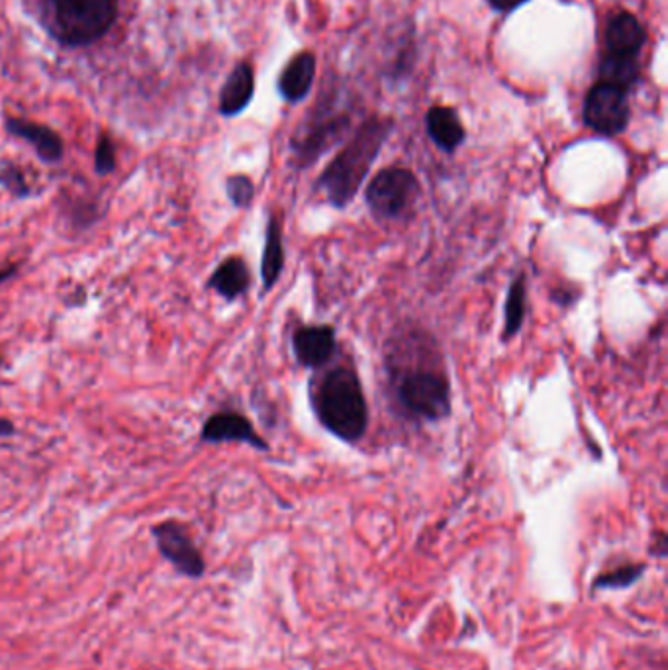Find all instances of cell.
Wrapping results in <instances>:
<instances>
[{
    "instance_id": "obj_1",
    "label": "cell",
    "mask_w": 668,
    "mask_h": 670,
    "mask_svg": "<svg viewBox=\"0 0 668 670\" xmlns=\"http://www.w3.org/2000/svg\"><path fill=\"white\" fill-rule=\"evenodd\" d=\"M311 402L320 424L342 442L357 443L367 434L369 404L355 368L335 365L316 376Z\"/></svg>"
},
{
    "instance_id": "obj_2",
    "label": "cell",
    "mask_w": 668,
    "mask_h": 670,
    "mask_svg": "<svg viewBox=\"0 0 668 670\" xmlns=\"http://www.w3.org/2000/svg\"><path fill=\"white\" fill-rule=\"evenodd\" d=\"M392 126L391 118L373 116L365 120L320 175L318 188L334 208L343 210L357 197L358 188L363 187L384 141L391 136Z\"/></svg>"
},
{
    "instance_id": "obj_3",
    "label": "cell",
    "mask_w": 668,
    "mask_h": 670,
    "mask_svg": "<svg viewBox=\"0 0 668 670\" xmlns=\"http://www.w3.org/2000/svg\"><path fill=\"white\" fill-rule=\"evenodd\" d=\"M43 30L63 48H87L115 28L118 0H36Z\"/></svg>"
},
{
    "instance_id": "obj_4",
    "label": "cell",
    "mask_w": 668,
    "mask_h": 670,
    "mask_svg": "<svg viewBox=\"0 0 668 670\" xmlns=\"http://www.w3.org/2000/svg\"><path fill=\"white\" fill-rule=\"evenodd\" d=\"M394 393L402 410L418 422H440L451 414V385L435 365H418L394 375Z\"/></svg>"
},
{
    "instance_id": "obj_5",
    "label": "cell",
    "mask_w": 668,
    "mask_h": 670,
    "mask_svg": "<svg viewBox=\"0 0 668 670\" xmlns=\"http://www.w3.org/2000/svg\"><path fill=\"white\" fill-rule=\"evenodd\" d=\"M420 193L422 188L414 173L404 167H389L369 183L365 200L379 220H402L414 210Z\"/></svg>"
},
{
    "instance_id": "obj_6",
    "label": "cell",
    "mask_w": 668,
    "mask_h": 670,
    "mask_svg": "<svg viewBox=\"0 0 668 670\" xmlns=\"http://www.w3.org/2000/svg\"><path fill=\"white\" fill-rule=\"evenodd\" d=\"M350 128L351 118L347 115H320L306 120L291 139L296 167L304 169L316 164L327 149L345 138Z\"/></svg>"
},
{
    "instance_id": "obj_7",
    "label": "cell",
    "mask_w": 668,
    "mask_h": 670,
    "mask_svg": "<svg viewBox=\"0 0 668 670\" xmlns=\"http://www.w3.org/2000/svg\"><path fill=\"white\" fill-rule=\"evenodd\" d=\"M584 124L606 138L620 136L629 124L628 92L608 82H596L584 100Z\"/></svg>"
},
{
    "instance_id": "obj_8",
    "label": "cell",
    "mask_w": 668,
    "mask_h": 670,
    "mask_svg": "<svg viewBox=\"0 0 668 670\" xmlns=\"http://www.w3.org/2000/svg\"><path fill=\"white\" fill-rule=\"evenodd\" d=\"M151 533L156 538L159 553L177 569V572L185 574L188 579L203 577L206 571L203 553L198 551L195 541L183 523L177 520H167V522L157 523Z\"/></svg>"
},
{
    "instance_id": "obj_9",
    "label": "cell",
    "mask_w": 668,
    "mask_h": 670,
    "mask_svg": "<svg viewBox=\"0 0 668 670\" xmlns=\"http://www.w3.org/2000/svg\"><path fill=\"white\" fill-rule=\"evenodd\" d=\"M294 357L302 367L322 368L337 353V335L334 326H302L293 334Z\"/></svg>"
},
{
    "instance_id": "obj_10",
    "label": "cell",
    "mask_w": 668,
    "mask_h": 670,
    "mask_svg": "<svg viewBox=\"0 0 668 670\" xmlns=\"http://www.w3.org/2000/svg\"><path fill=\"white\" fill-rule=\"evenodd\" d=\"M206 443H247L255 450L269 451V443L255 432L252 422L239 412H218L206 420L200 432Z\"/></svg>"
},
{
    "instance_id": "obj_11",
    "label": "cell",
    "mask_w": 668,
    "mask_h": 670,
    "mask_svg": "<svg viewBox=\"0 0 668 670\" xmlns=\"http://www.w3.org/2000/svg\"><path fill=\"white\" fill-rule=\"evenodd\" d=\"M4 130L9 131L14 138L24 139L26 144L32 146L36 156L40 157L43 164H59L66 154V144L58 131L51 130L49 126L32 122L26 118H14L7 116L4 118Z\"/></svg>"
},
{
    "instance_id": "obj_12",
    "label": "cell",
    "mask_w": 668,
    "mask_h": 670,
    "mask_svg": "<svg viewBox=\"0 0 668 670\" xmlns=\"http://www.w3.org/2000/svg\"><path fill=\"white\" fill-rule=\"evenodd\" d=\"M647 33L644 26L629 12H618L610 18L606 28V48L610 56L636 58L644 48Z\"/></svg>"
},
{
    "instance_id": "obj_13",
    "label": "cell",
    "mask_w": 668,
    "mask_h": 670,
    "mask_svg": "<svg viewBox=\"0 0 668 670\" xmlns=\"http://www.w3.org/2000/svg\"><path fill=\"white\" fill-rule=\"evenodd\" d=\"M253 95H255V73L253 67L247 61H242L234 67V71L228 75L220 92V115L226 118L242 115L245 108L249 107Z\"/></svg>"
},
{
    "instance_id": "obj_14",
    "label": "cell",
    "mask_w": 668,
    "mask_h": 670,
    "mask_svg": "<svg viewBox=\"0 0 668 670\" xmlns=\"http://www.w3.org/2000/svg\"><path fill=\"white\" fill-rule=\"evenodd\" d=\"M314 77H316V58L311 51H302L283 69L278 79V90L288 102H301L311 92Z\"/></svg>"
},
{
    "instance_id": "obj_15",
    "label": "cell",
    "mask_w": 668,
    "mask_h": 670,
    "mask_svg": "<svg viewBox=\"0 0 668 670\" xmlns=\"http://www.w3.org/2000/svg\"><path fill=\"white\" fill-rule=\"evenodd\" d=\"M425 128L433 144L445 154H453L465 141V128L455 108H430V112L425 116Z\"/></svg>"
},
{
    "instance_id": "obj_16",
    "label": "cell",
    "mask_w": 668,
    "mask_h": 670,
    "mask_svg": "<svg viewBox=\"0 0 668 670\" xmlns=\"http://www.w3.org/2000/svg\"><path fill=\"white\" fill-rule=\"evenodd\" d=\"M249 285H252L249 267L237 255H232L226 262H222L214 270L213 277L208 278V288L216 290L222 298H226L229 303L245 295Z\"/></svg>"
},
{
    "instance_id": "obj_17",
    "label": "cell",
    "mask_w": 668,
    "mask_h": 670,
    "mask_svg": "<svg viewBox=\"0 0 668 670\" xmlns=\"http://www.w3.org/2000/svg\"><path fill=\"white\" fill-rule=\"evenodd\" d=\"M285 269V244H283V224L277 214H271L267 231H265V247H263L262 278L265 293H269L277 285L281 273Z\"/></svg>"
},
{
    "instance_id": "obj_18",
    "label": "cell",
    "mask_w": 668,
    "mask_h": 670,
    "mask_svg": "<svg viewBox=\"0 0 668 670\" xmlns=\"http://www.w3.org/2000/svg\"><path fill=\"white\" fill-rule=\"evenodd\" d=\"M525 304H528V286H525V275L522 273L513 278L508 296H505L502 342H510L522 329L525 311H528Z\"/></svg>"
},
{
    "instance_id": "obj_19",
    "label": "cell",
    "mask_w": 668,
    "mask_h": 670,
    "mask_svg": "<svg viewBox=\"0 0 668 670\" xmlns=\"http://www.w3.org/2000/svg\"><path fill=\"white\" fill-rule=\"evenodd\" d=\"M600 77H602V82H608V85H613L628 92L639 81V63L636 58H621V56L606 53V58L600 63Z\"/></svg>"
},
{
    "instance_id": "obj_20",
    "label": "cell",
    "mask_w": 668,
    "mask_h": 670,
    "mask_svg": "<svg viewBox=\"0 0 668 670\" xmlns=\"http://www.w3.org/2000/svg\"><path fill=\"white\" fill-rule=\"evenodd\" d=\"M645 569V564H621L611 571L602 572L595 581V590L628 589L644 577Z\"/></svg>"
},
{
    "instance_id": "obj_21",
    "label": "cell",
    "mask_w": 668,
    "mask_h": 670,
    "mask_svg": "<svg viewBox=\"0 0 668 670\" xmlns=\"http://www.w3.org/2000/svg\"><path fill=\"white\" fill-rule=\"evenodd\" d=\"M0 185L9 190L14 197H28L32 188L26 180L24 173L9 159L0 161Z\"/></svg>"
},
{
    "instance_id": "obj_22",
    "label": "cell",
    "mask_w": 668,
    "mask_h": 670,
    "mask_svg": "<svg viewBox=\"0 0 668 670\" xmlns=\"http://www.w3.org/2000/svg\"><path fill=\"white\" fill-rule=\"evenodd\" d=\"M226 193L236 208H249L255 198V185L247 175H232L226 180Z\"/></svg>"
},
{
    "instance_id": "obj_23",
    "label": "cell",
    "mask_w": 668,
    "mask_h": 670,
    "mask_svg": "<svg viewBox=\"0 0 668 670\" xmlns=\"http://www.w3.org/2000/svg\"><path fill=\"white\" fill-rule=\"evenodd\" d=\"M116 169L115 141L108 134L98 136L97 148H95V171L100 177H107Z\"/></svg>"
},
{
    "instance_id": "obj_24",
    "label": "cell",
    "mask_w": 668,
    "mask_h": 670,
    "mask_svg": "<svg viewBox=\"0 0 668 670\" xmlns=\"http://www.w3.org/2000/svg\"><path fill=\"white\" fill-rule=\"evenodd\" d=\"M528 0H490V4H492V9H497L498 12H510V10H515L518 7H522L525 4Z\"/></svg>"
},
{
    "instance_id": "obj_25",
    "label": "cell",
    "mask_w": 668,
    "mask_h": 670,
    "mask_svg": "<svg viewBox=\"0 0 668 670\" xmlns=\"http://www.w3.org/2000/svg\"><path fill=\"white\" fill-rule=\"evenodd\" d=\"M17 434V427L14 424L7 420V417H0V437H9V435Z\"/></svg>"
},
{
    "instance_id": "obj_26",
    "label": "cell",
    "mask_w": 668,
    "mask_h": 670,
    "mask_svg": "<svg viewBox=\"0 0 668 670\" xmlns=\"http://www.w3.org/2000/svg\"><path fill=\"white\" fill-rule=\"evenodd\" d=\"M14 275H17V267H7V269H0V285H2V283H7V280L14 277Z\"/></svg>"
}]
</instances>
